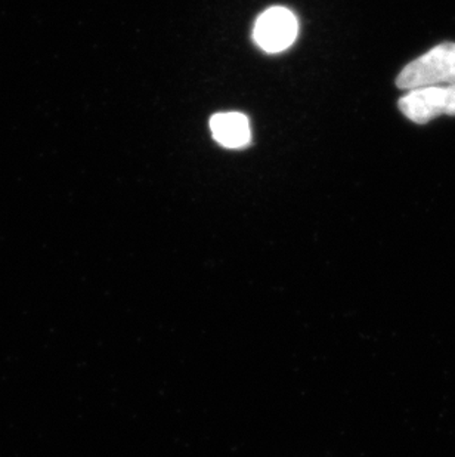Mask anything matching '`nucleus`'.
Segmentation results:
<instances>
[{"label": "nucleus", "instance_id": "f257e3e1", "mask_svg": "<svg viewBox=\"0 0 455 457\" xmlns=\"http://www.w3.org/2000/svg\"><path fill=\"white\" fill-rule=\"evenodd\" d=\"M402 91L420 87H455V44H441L405 65L396 78Z\"/></svg>", "mask_w": 455, "mask_h": 457}, {"label": "nucleus", "instance_id": "f03ea898", "mask_svg": "<svg viewBox=\"0 0 455 457\" xmlns=\"http://www.w3.org/2000/svg\"><path fill=\"white\" fill-rule=\"evenodd\" d=\"M400 110L409 120L426 125L441 116H455V87H429L407 91Z\"/></svg>", "mask_w": 455, "mask_h": 457}, {"label": "nucleus", "instance_id": "7ed1b4c3", "mask_svg": "<svg viewBox=\"0 0 455 457\" xmlns=\"http://www.w3.org/2000/svg\"><path fill=\"white\" fill-rule=\"evenodd\" d=\"M297 18L288 9L275 6L258 18L254 24L253 39L259 48L269 54L285 51L296 40Z\"/></svg>", "mask_w": 455, "mask_h": 457}, {"label": "nucleus", "instance_id": "20e7f679", "mask_svg": "<svg viewBox=\"0 0 455 457\" xmlns=\"http://www.w3.org/2000/svg\"><path fill=\"white\" fill-rule=\"evenodd\" d=\"M213 138L227 148H241L247 145L252 137L249 119L241 112H219L211 117Z\"/></svg>", "mask_w": 455, "mask_h": 457}]
</instances>
